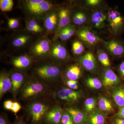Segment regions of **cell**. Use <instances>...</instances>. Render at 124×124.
<instances>
[{
	"mask_svg": "<svg viewBox=\"0 0 124 124\" xmlns=\"http://www.w3.org/2000/svg\"><path fill=\"white\" fill-rule=\"evenodd\" d=\"M88 19V16L86 13L82 11H76L71 17L73 24L76 26H80L85 23Z\"/></svg>",
	"mask_w": 124,
	"mask_h": 124,
	"instance_id": "obj_26",
	"label": "cell"
},
{
	"mask_svg": "<svg viewBox=\"0 0 124 124\" xmlns=\"http://www.w3.org/2000/svg\"><path fill=\"white\" fill-rule=\"evenodd\" d=\"M101 82L106 88H115L120 85L121 80L113 70L108 68L103 72Z\"/></svg>",
	"mask_w": 124,
	"mask_h": 124,
	"instance_id": "obj_12",
	"label": "cell"
},
{
	"mask_svg": "<svg viewBox=\"0 0 124 124\" xmlns=\"http://www.w3.org/2000/svg\"><path fill=\"white\" fill-rule=\"evenodd\" d=\"M14 1L12 0H0V9L3 12L11 11L14 6Z\"/></svg>",
	"mask_w": 124,
	"mask_h": 124,
	"instance_id": "obj_33",
	"label": "cell"
},
{
	"mask_svg": "<svg viewBox=\"0 0 124 124\" xmlns=\"http://www.w3.org/2000/svg\"><path fill=\"white\" fill-rule=\"evenodd\" d=\"M59 66L54 64H45L39 66L35 69V72L40 78L45 80H52L57 79L61 73Z\"/></svg>",
	"mask_w": 124,
	"mask_h": 124,
	"instance_id": "obj_4",
	"label": "cell"
},
{
	"mask_svg": "<svg viewBox=\"0 0 124 124\" xmlns=\"http://www.w3.org/2000/svg\"><path fill=\"white\" fill-rule=\"evenodd\" d=\"M101 2L100 0H87L85 2L86 4L89 6L95 7L100 4Z\"/></svg>",
	"mask_w": 124,
	"mask_h": 124,
	"instance_id": "obj_37",
	"label": "cell"
},
{
	"mask_svg": "<svg viewBox=\"0 0 124 124\" xmlns=\"http://www.w3.org/2000/svg\"><path fill=\"white\" fill-rule=\"evenodd\" d=\"M58 24V12L53 9L44 19V26L49 33L57 32Z\"/></svg>",
	"mask_w": 124,
	"mask_h": 124,
	"instance_id": "obj_13",
	"label": "cell"
},
{
	"mask_svg": "<svg viewBox=\"0 0 124 124\" xmlns=\"http://www.w3.org/2000/svg\"><path fill=\"white\" fill-rule=\"evenodd\" d=\"M114 124H124V119L116 116L114 119L113 121Z\"/></svg>",
	"mask_w": 124,
	"mask_h": 124,
	"instance_id": "obj_40",
	"label": "cell"
},
{
	"mask_svg": "<svg viewBox=\"0 0 124 124\" xmlns=\"http://www.w3.org/2000/svg\"><path fill=\"white\" fill-rule=\"evenodd\" d=\"M76 32L73 25H69L57 33L58 37L62 41H66L73 36Z\"/></svg>",
	"mask_w": 124,
	"mask_h": 124,
	"instance_id": "obj_25",
	"label": "cell"
},
{
	"mask_svg": "<svg viewBox=\"0 0 124 124\" xmlns=\"http://www.w3.org/2000/svg\"><path fill=\"white\" fill-rule=\"evenodd\" d=\"M52 43L49 38L45 37L40 38L31 47L30 54L32 57L41 59L49 56Z\"/></svg>",
	"mask_w": 124,
	"mask_h": 124,
	"instance_id": "obj_2",
	"label": "cell"
},
{
	"mask_svg": "<svg viewBox=\"0 0 124 124\" xmlns=\"http://www.w3.org/2000/svg\"><path fill=\"white\" fill-rule=\"evenodd\" d=\"M31 37L27 33H23L17 36L12 40V46L14 47L20 48L23 47L30 42Z\"/></svg>",
	"mask_w": 124,
	"mask_h": 124,
	"instance_id": "obj_24",
	"label": "cell"
},
{
	"mask_svg": "<svg viewBox=\"0 0 124 124\" xmlns=\"http://www.w3.org/2000/svg\"><path fill=\"white\" fill-rule=\"evenodd\" d=\"M13 102L10 100H7L4 102V106L6 109L9 110H11Z\"/></svg>",
	"mask_w": 124,
	"mask_h": 124,
	"instance_id": "obj_38",
	"label": "cell"
},
{
	"mask_svg": "<svg viewBox=\"0 0 124 124\" xmlns=\"http://www.w3.org/2000/svg\"><path fill=\"white\" fill-rule=\"evenodd\" d=\"M8 25L10 29H16L19 26V21L17 19L15 18L9 19L8 21Z\"/></svg>",
	"mask_w": 124,
	"mask_h": 124,
	"instance_id": "obj_35",
	"label": "cell"
},
{
	"mask_svg": "<svg viewBox=\"0 0 124 124\" xmlns=\"http://www.w3.org/2000/svg\"><path fill=\"white\" fill-rule=\"evenodd\" d=\"M70 114L75 124H86L88 115L86 112L74 107H69L65 109Z\"/></svg>",
	"mask_w": 124,
	"mask_h": 124,
	"instance_id": "obj_16",
	"label": "cell"
},
{
	"mask_svg": "<svg viewBox=\"0 0 124 124\" xmlns=\"http://www.w3.org/2000/svg\"></svg>",
	"mask_w": 124,
	"mask_h": 124,
	"instance_id": "obj_45",
	"label": "cell"
},
{
	"mask_svg": "<svg viewBox=\"0 0 124 124\" xmlns=\"http://www.w3.org/2000/svg\"><path fill=\"white\" fill-rule=\"evenodd\" d=\"M44 90V86L41 82L38 81H29L25 85L22 90V97L25 99L35 97L41 94Z\"/></svg>",
	"mask_w": 124,
	"mask_h": 124,
	"instance_id": "obj_7",
	"label": "cell"
},
{
	"mask_svg": "<svg viewBox=\"0 0 124 124\" xmlns=\"http://www.w3.org/2000/svg\"><path fill=\"white\" fill-rule=\"evenodd\" d=\"M98 104L99 109L103 113H110L114 111V108L111 102L106 97H100Z\"/></svg>",
	"mask_w": 124,
	"mask_h": 124,
	"instance_id": "obj_27",
	"label": "cell"
},
{
	"mask_svg": "<svg viewBox=\"0 0 124 124\" xmlns=\"http://www.w3.org/2000/svg\"><path fill=\"white\" fill-rule=\"evenodd\" d=\"M23 5L27 13L32 17L39 19H44L54 8L53 3L45 0H27Z\"/></svg>",
	"mask_w": 124,
	"mask_h": 124,
	"instance_id": "obj_1",
	"label": "cell"
},
{
	"mask_svg": "<svg viewBox=\"0 0 124 124\" xmlns=\"http://www.w3.org/2000/svg\"><path fill=\"white\" fill-rule=\"evenodd\" d=\"M72 49L74 54L79 55L84 53L85 48L82 42L76 40L72 43Z\"/></svg>",
	"mask_w": 124,
	"mask_h": 124,
	"instance_id": "obj_32",
	"label": "cell"
},
{
	"mask_svg": "<svg viewBox=\"0 0 124 124\" xmlns=\"http://www.w3.org/2000/svg\"><path fill=\"white\" fill-rule=\"evenodd\" d=\"M97 55L99 61L104 67H108L110 66V62L108 54L103 50L98 49L97 50Z\"/></svg>",
	"mask_w": 124,
	"mask_h": 124,
	"instance_id": "obj_29",
	"label": "cell"
},
{
	"mask_svg": "<svg viewBox=\"0 0 124 124\" xmlns=\"http://www.w3.org/2000/svg\"><path fill=\"white\" fill-rule=\"evenodd\" d=\"M106 116L104 113L99 108L94 110L88 115L86 124H105Z\"/></svg>",
	"mask_w": 124,
	"mask_h": 124,
	"instance_id": "obj_21",
	"label": "cell"
},
{
	"mask_svg": "<svg viewBox=\"0 0 124 124\" xmlns=\"http://www.w3.org/2000/svg\"><path fill=\"white\" fill-rule=\"evenodd\" d=\"M79 63L80 65L89 72H96L98 68L96 58L93 52L90 51L86 52L80 58Z\"/></svg>",
	"mask_w": 124,
	"mask_h": 124,
	"instance_id": "obj_11",
	"label": "cell"
},
{
	"mask_svg": "<svg viewBox=\"0 0 124 124\" xmlns=\"http://www.w3.org/2000/svg\"><path fill=\"white\" fill-rule=\"evenodd\" d=\"M82 70L79 64H75L69 67L65 72L68 80L77 81L82 76Z\"/></svg>",
	"mask_w": 124,
	"mask_h": 124,
	"instance_id": "obj_23",
	"label": "cell"
},
{
	"mask_svg": "<svg viewBox=\"0 0 124 124\" xmlns=\"http://www.w3.org/2000/svg\"><path fill=\"white\" fill-rule=\"evenodd\" d=\"M106 49L113 56L116 58L124 57V42L121 40L113 39L103 41Z\"/></svg>",
	"mask_w": 124,
	"mask_h": 124,
	"instance_id": "obj_9",
	"label": "cell"
},
{
	"mask_svg": "<svg viewBox=\"0 0 124 124\" xmlns=\"http://www.w3.org/2000/svg\"><path fill=\"white\" fill-rule=\"evenodd\" d=\"M116 116L124 119V107L119 108Z\"/></svg>",
	"mask_w": 124,
	"mask_h": 124,
	"instance_id": "obj_41",
	"label": "cell"
},
{
	"mask_svg": "<svg viewBox=\"0 0 124 124\" xmlns=\"http://www.w3.org/2000/svg\"><path fill=\"white\" fill-rule=\"evenodd\" d=\"M50 110L47 104L40 102H35L28 107V111L33 124H39L44 120L46 114Z\"/></svg>",
	"mask_w": 124,
	"mask_h": 124,
	"instance_id": "obj_5",
	"label": "cell"
},
{
	"mask_svg": "<svg viewBox=\"0 0 124 124\" xmlns=\"http://www.w3.org/2000/svg\"><path fill=\"white\" fill-rule=\"evenodd\" d=\"M12 83L10 74L3 72L0 75V98L1 99L6 93L11 90Z\"/></svg>",
	"mask_w": 124,
	"mask_h": 124,
	"instance_id": "obj_20",
	"label": "cell"
},
{
	"mask_svg": "<svg viewBox=\"0 0 124 124\" xmlns=\"http://www.w3.org/2000/svg\"><path fill=\"white\" fill-rule=\"evenodd\" d=\"M26 28L28 31L33 33H40L44 31L43 27L33 18L27 21Z\"/></svg>",
	"mask_w": 124,
	"mask_h": 124,
	"instance_id": "obj_28",
	"label": "cell"
},
{
	"mask_svg": "<svg viewBox=\"0 0 124 124\" xmlns=\"http://www.w3.org/2000/svg\"><path fill=\"white\" fill-rule=\"evenodd\" d=\"M54 97L56 100L65 103H74L78 101L82 96L79 91L73 90L69 88L60 89L54 93Z\"/></svg>",
	"mask_w": 124,
	"mask_h": 124,
	"instance_id": "obj_6",
	"label": "cell"
},
{
	"mask_svg": "<svg viewBox=\"0 0 124 124\" xmlns=\"http://www.w3.org/2000/svg\"><path fill=\"white\" fill-rule=\"evenodd\" d=\"M58 12V24L56 33L61 29L70 25L71 21V10L68 7H61Z\"/></svg>",
	"mask_w": 124,
	"mask_h": 124,
	"instance_id": "obj_15",
	"label": "cell"
},
{
	"mask_svg": "<svg viewBox=\"0 0 124 124\" xmlns=\"http://www.w3.org/2000/svg\"><path fill=\"white\" fill-rule=\"evenodd\" d=\"M22 108L21 104L17 102H14L13 103V106L11 108V111L15 113H17Z\"/></svg>",
	"mask_w": 124,
	"mask_h": 124,
	"instance_id": "obj_36",
	"label": "cell"
},
{
	"mask_svg": "<svg viewBox=\"0 0 124 124\" xmlns=\"http://www.w3.org/2000/svg\"><path fill=\"white\" fill-rule=\"evenodd\" d=\"M97 104V100L94 98H89L86 99L85 102V108L86 113L89 114L95 109Z\"/></svg>",
	"mask_w": 124,
	"mask_h": 124,
	"instance_id": "obj_31",
	"label": "cell"
},
{
	"mask_svg": "<svg viewBox=\"0 0 124 124\" xmlns=\"http://www.w3.org/2000/svg\"><path fill=\"white\" fill-rule=\"evenodd\" d=\"M112 96L114 102L119 108L124 107V86L113 88Z\"/></svg>",
	"mask_w": 124,
	"mask_h": 124,
	"instance_id": "obj_22",
	"label": "cell"
},
{
	"mask_svg": "<svg viewBox=\"0 0 124 124\" xmlns=\"http://www.w3.org/2000/svg\"><path fill=\"white\" fill-rule=\"evenodd\" d=\"M118 70L121 77L124 79V60L120 63L118 67Z\"/></svg>",
	"mask_w": 124,
	"mask_h": 124,
	"instance_id": "obj_39",
	"label": "cell"
},
{
	"mask_svg": "<svg viewBox=\"0 0 124 124\" xmlns=\"http://www.w3.org/2000/svg\"><path fill=\"white\" fill-rule=\"evenodd\" d=\"M32 62V58L29 55H23L14 57L11 60V63L15 68L24 70L28 68Z\"/></svg>",
	"mask_w": 124,
	"mask_h": 124,
	"instance_id": "obj_18",
	"label": "cell"
},
{
	"mask_svg": "<svg viewBox=\"0 0 124 124\" xmlns=\"http://www.w3.org/2000/svg\"><path fill=\"white\" fill-rule=\"evenodd\" d=\"M60 124H75L70 114L66 110L63 111Z\"/></svg>",
	"mask_w": 124,
	"mask_h": 124,
	"instance_id": "obj_34",
	"label": "cell"
},
{
	"mask_svg": "<svg viewBox=\"0 0 124 124\" xmlns=\"http://www.w3.org/2000/svg\"><path fill=\"white\" fill-rule=\"evenodd\" d=\"M69 88L73 90H77L79 88V86L78 85V82H75V83H73V84H72L68 86Z\"/></svg>",
	"mask_w": 124,
	"mask_h": 124,
	"instance_id": "obj_42",
	"label": "cell"
},
{
	"mask_svg": "<svg viewBox=\"0 0 124 124\" xmlns=\"http://www.w3.org/2000/svg\"><path fill=\"white\" fill-rule=\"evenodd\" d=\"M15 124H24L23 121L20 120L16 122Z\"/></svg>",
	"mask_w": 124,
	"mask_h": 124,
	"instance_id": "obj_44",
	"label": "cell"
},
{
	"mask_svg": "<svg viewBox=\"0 0 124 124\" xmlns=\"http://www.w3.org/2000/svg\"><path fill=\"white\" fill-rule=\"evenodd\" d=\"M12 83L11 91L14 95H16L24 82V77L22 73L15 72L10 75Z\"/></svg>",
	"mask_w": 124,
	"mask_h": 124,
	"instance_id": "obj_19",
	"label": "cell"
},
{
	"mask_svg": "<svg viewBox=\"0 0 124 124\" xmlns=\"http://www.w3.org/2000/svg\"><path fill=\"white\" fill-rule=\"evenodd\" d=\"M49 56L54 60L63 62L68 60L69 54L66 48L62 43L55 41L52 44Z\"/></svg>",
	"mask_w": 124,
	"mask_h": 124,
	"instance_id": "obj_10",
	"label": "cell"
},
{
	"mask_svg": "<svg viewBox=\"0 0 124 124\" xmlns=\"http://www.w3.org/2000/svg\"><path fill=\"white\" fill-rule=\"evenodd\" d=\"M87 86L91 89H99L102 86L101 81L96 78L89 77L85 80Z\"/></svg>",
	"mask_w": 124,
	"mask_h": 124,
	"instance_id": "obj_30",
	"label": "cell"
},
{
	"mask_svg": "<svg viewBox=\"0 0 124 124\" xmlns=\"http://www.w3.org/2000/svg\"><path fill=\"white\" fill-rule=\"evenodd\" d=\"M107 14L101 10H97L94 12L91 17V24L93 27L97 29H101L104 27L106 20Z\"/></svg>",
	"mask_w": 124,
	"mask_h": 124,
	"instance_id": "obj_17",
	"label": "cell"
},
{
	"mask_svg": "<svg viewBox=\"0 0 124 124\" xmlns=\"http://www.w3.org/2000/svg\"><path fill=\"white\" fill-rule=\"evenodd\" d=\"M63 110L59 106H56L48 112L44 121L46 124H60Z\"/></svg>",
	"mask_w": 124,
	"mask_h": 124,
	"instance_id": "obj_14",
	"label": "cell"
},
{
	"mask_svg": "<svg viewBox=\"0 0 124 124\" xmlns=\"http://www.w3.org/2000/svg\"><path fill=\"white\" fill-rule=\"evenodd\" d=\"M107 20L109 27L113 35H121L124 29V17L119 10H110L107 13Z\"/></svg>",
	"mask_w": 124,
	"mask_h": 124,
	"instance_id": "obj_3",
	"label": "cell"
},
{
	"mask_svg": "<svg viewBox=\"0 0 124 124\" xmlns=\"http://www.w3.org/2000/svg\"><path fill=\"white\" fill-rule=\"evenodd\" d=\"M76 32L78 38L89 46H95L101 41L99 37L89 28H81Z\"/></svg>",
	"mask_w": 124,
	"mask_h": 124,
	"instance_id": "obj_8",
	"label": "cell"
},
{
	"mask_svg": "<svg viewBox=\"0 0 124 124\" xmlns=\"http://www.w3.org/2000/svg\"><path fill=\"white\" fill-rule=\"evenodd\" d=\"M0 124H9V123L6 117L1 116L0 117Z\"/></svg>",
	"mask_w": 124,
	"mask_h": 124,
	"instance_id": "obj_43",
	"label": "cell"
}]
</instances>
